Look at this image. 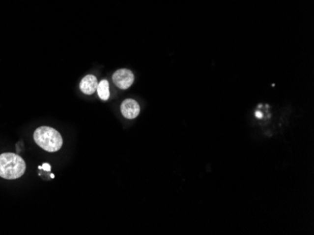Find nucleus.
<instances>
[{"label":"nucleus","mask_w":314,"mask_h":235,"mask_svg":"<svg viewBox=\"0 0 314 235\" xmlns=\"http://www.w3.org/2000/svg\"><path fill=\"white\" fill-rule=\"evenodd\" d=\"M26 171V163L22 158L13 153L0 155V177L8 180L17 179Z\"/></svg>","instance_id":"f257e3e1"},{"label":"nucleus","mask_w":314,"mask_h":235,"mask_svg":"<svg viewBox=\"0 0 314 235\" xmlns=\"http://www.w3.org/2000/svg\"><path fill=\"white\" fill-rule=\"evenodd\" d=\"M35 142L47 152H57L61 148L63 141L60 133L49 127L38 128L34 132Z\"/></svg>","instance_id":"f03ea898"},{"label":"nucleus","mask_w":314,"mask_h":235,"mask_svg":"<svg viewBox=\"0 0 314 235\" xmlns=\"http://www.w3.org/2000/svg\"><path fill=\"white\" fill-rule=\"evenodd\" d=\"M112 80L119 89L125 90V89H128L133 85L135 81V76L129 70L120 69L114 72V74L112 76Z\"/></svg>","instance_id":"7ed1b4c3"},{"label":"nucleus","mask_w":314,"mask_h":235,"mask_svg":"<svg viewBox=\"0 0 314 235\" xmlns=\"http://www.w3.org/2000/svg\"><path fill=\"white\" fill-rule=\"evenodd\" d=\"M120 111L124 118L127 119H134L140 115L141 107L138 101L132 98H127L121 103Z\"/></svg>","instance_id":"20e7f679"},{"label":"nucleus","mask_w":314,"mask_h":235,"mask_svg":"<svg viewBox=\"0 0 314 235\" xmlns=\"http://www.w3.org/2000/svg\"><path fill=\"white\" fill-rule=\"evenodd\" d=\"M97 79L93 75L85 76L80 83V90L86 95H92L97 90Z\"/></svg>","instance_id":"39448f33"},{"label":"nucleus","mask_w":314,"mask_h":235,"mask_svg":"<svg viewBox=\"0 0 314 235\" xmlns=\"http://www.w3.org/2000/svg\"><path fill=\"white\" fill-rule=\"evenodd\" d=\"M98 96H100L101 99L103 100H108L110 96L109 92V84L107 80H102L98 84L97 90Z\"/></svg>","instance_id":"423d86ee"},{"label":"nucleus","mask_w":314,"mask_h":235,"mask_svg":"<svg viewBox=\"0 0 314 235\" xmlns=\"http://www.w3.org/2000/svg\"><path fill=\"white\" fill-rule=\"evenodd\" d=\"M39 169H40V170H43V169H44V171H50V170H51V166H50L48 163H44L43 166H40V167H39Z\"/></svg>","instance_id":"0eeeda50"},{"label":"nucleus","mask_w":314,"mask_h":235,"mask_svg":"<svg viewBox=\"0 0 314 235\" xmlns=\"http://www.w3.org/2000/svg\"><path fill=\"white\" fill-rule=\"evenodd\" d=\"M255 116H256V118H258L259 119L262 118V114H261L260 112H256V113H255Z\"/></svg>","instance_id":"6e6552de"}]
</instances>
